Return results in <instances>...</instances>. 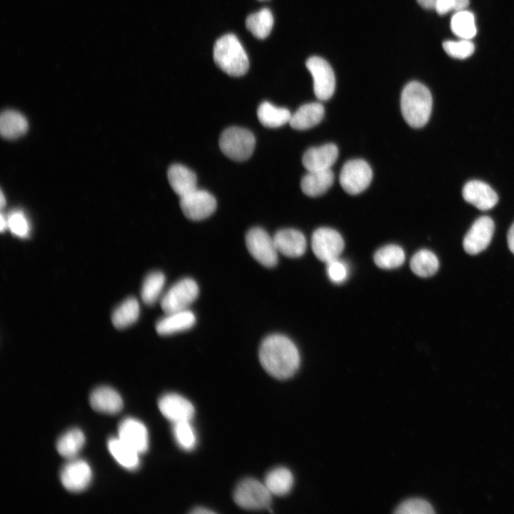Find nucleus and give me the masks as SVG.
<instances>
[{"instance_id": "33", "label": "nucleus", "mask_w": 514, "mask_h": 514, "mask_svg": "<svg viewBox=\"0 0 514 514\" xmlns=\"http://www.w3.org/2000/svg\"><path fill=\"white\" fill-rule=\"evenodd\" d=\"M165 281V276L161 271H152L145 277L141 287V296L146 304L153 305L159 299Z\"/></svg>"}, {"instance_id": "22", "label": "nucleus", "mask_w": 514, "mask_h": 514, "mask_svg": "<svg viewBox=\"0 0 514 514\" xmlns=\"http://www.w3.org/2000/svg\"><path fill=\"white\" fill-rule=\"evenodd\" d=\"M334 181V174L331 168L308 171L301 180V188L307 196L316 197L326 193Z\"/></svg>"}, {"instance_id": "17", "label": "nucleus", "mask_w": 514, "mask_h": 514, "mask_svg": "<svg viewBox=\"0 0 514 514\" xmlns=\"http://www.w3.org/2000/svg\"><path fill=\"white\" fill-rule=\"evenodd\" d=\"M273 238L278 252L285 256L298 258L306 250V237L296 229H281L275 233Z\"/></svg>"}, {"instance_id": "26", "label": "nucleus", "mask_w": 514, "mask_h": 514, "mask_svg": "<svg viewBox=\"0 0 514 514\" xmlns=\"http://www.w3.org/2000/svg\"><path fill=\"white\" fill-rule=\"evenodd\" d=\"M257 116L263 126L277 128L289 122L291 114L286 108L278 107L270 102L264 101L259 105Z\"/></svg>"}, {"instance_id": "31", "label": "nucleus", "mask_w": 514, "mask_h": 514, "mask_svg": "<svg viewBox=\"0 0 514 514\" xmlns=\"http://www.w3.org/2000/svg\"><path fill=\"white\" fill-rule=\"evenodd\" d=\"M410 266L415 275L427 278L437 272L439 261L433 252L427 249H422L413 256Z\"/></svg>"}, {"instance_id": "9", "label": "nucleus", "mask_w": 514, "mask_h": 514, "mask_svg": "<svg viewBox=\"0 0 514 514\" xmlns=\"http://www.w3.org/2000/svg\"><path fill=\"white\" fill-rule=\"evenodd\" d=\"M311 248L315 256L327 263L339 258L344 248V241L335 229L321 227L312 235Z\"/></svg>"}, {"instance_id": "30", "label": "nucleus", "mask_w": 514, "mask_h": 514, "mask_svg": "<svg viewBox=\"0 0 514 514\" xmlns=\"http://www.w3.org/2000/svg\"><path fill=\"white\" fill-rule=\"evenodd\" d=\"M273 26V16L270 9L263 8L248 16L246 26L251 34L259 39H266Z\"/></svg>"}, {"instance_id": "37", "label": "nucleus", "mask_w": 514, "mask_h": 514, "mask_svg": "<svg viewBox=\"0 0 514 514\" xmlns=\"http://www.w3.org/2000/svg\"><path fill=\"white\" fill-rule=\"evenodd\" d=\"M398 514H430L434 510L432 505L420 498H410L400 503L395 510Z\"/></svg>"}, {"instance_id": "5", "label": "nucleus", "mask_w": 514, "mask_h": 514, "mask_svg": "<svg viewBox=\"0 0 514 514\" xmlns=\"http://www.w3.org/2000/svg\"><path fill=\"white\" fill-rule=\"evenodd\" d=\"M272 494L264 483L254 478H246L236 486L233 499L241 508L258 510L268 508L271 503Z\"/></svg>"}, {"instance_id": "41", "label": "nucleus", "mask_w": 514, "mask_h": 514, "mask_svg": "<svg viewBox=\"0 0 514 514\" xmlns=\"http://www.w3.org/2000/svg\"><path fill=\"white\" fill-rule=\"evenodd\" d=\"M508 245L510 251L514 253V223L510 226L507 236Z\"/></svg>"}, {"instance_id": "35", "label": "nucleus", "mask_w": 514, "mask_h": 514, "mask_svg": "<svg viewBox=\"0 0 514 514\" xmlns=\"http://www.w3.org/2000/svg\"><path fill=\"white\" fill-rule=\"evenodd\" d=\"M174 438L182 449L191 450L196 444V436L190 421H182L173 424Z\"/></svg>"}, {"instance_id": "19", "label": "nucleus", "mask_w": 514, "mask_h": 514, "mask_svg": "<svg viewBox=\"0 0 514 514\" xmlns=\"http://www.w3.org/2000/svg\"><path fill=\"white\" fill-rule=\"evenodd\" d=\"M196 323L194 313L188 310L166 313L156 323V330L161 336H169L191 328Z\"/></svg>"}, {"instance_id": "39", "label": "nucleus", "mask_w": 514, "mask_h": 514, "mask_svg": "<svg viewBox=\"0 0 514 514\" xmlns=\"http://www.w3.org/2000/svg\"><path fill=\"white\" fill-rule=\"evenodd\" d=\"M326 272L332 282L340 284L347 280L349 268L345 261L338 258L326 263Z\"/></svg>"}, {"instance_id": "8", "label": "nucleus", "mask_w": 514, "mask_h": 514, "mask_svg": "<svg viewBox=\"0 0 514 514\" xmlns=\"http://www.w3.org/2000/svg\"><path fill=\"white\" fill-rule=\"evenodd\" d=\"M372 177V169L366 161L352 159L343 165L341 171L339 181L346 193L356 195L368 188Z\"/></svg>"}, {"instance_id": "29", "label": "nucleus", "mask_w": 514, "mask_h": 514, "mask_svg": "<svg viewBox=\"0 0 514 514\" xmlns=\"http://www.w3.org/2000/svg\"><path fill=\"white\" fill-rule=\"evenodd\" d=\"M139 313L140 306L138 301L133 297H129L114 311L111 321L116 328H125L137 321Z\"/></svg>"}, {"instance_id": "38", "label": "nucleus", "mask_w": 514, "mask_h": 514, "mask_svg": "<svg viewBox=\"0 0 514 514\" xmlns=\"http://www.w3.org/2000/svg\"><path fill=\"white\" fill-rule=\"evenodd\" d=\"M7 228L11 233L20 238L27 237L29 233V223L24 214L20 211H12L6 218Z\"/></svg>"}, {"instance_id": "20", "label": "nucleus", "mask_w": 514, "mask_h": 514, "mask_svg": "<svg viewBox=\"0 0 514 514\" xmlns=\"http://www.w3.org/2000/svg\"><path fill=\"white\" fill-rule=\"evenodd\" d=\"M89 401L94 410L105 414H116L124 406L120 394L109 386L95 388L90 395Z\"/></svg>"}, {"instance_id": "4", "label": "nucleus", "mask_w": 514, "mask_h": 514, "mask_svg": "<svg viewBox=\"0 0 514 514\" xmlns=\"http://www.w3.org/2000/svg\"><path fill=\"white\" fill-rule=\"evenodd\" d=\"M255 144V137L250 131L236 126L225 129L219 138L221 151L237 161L248 159L253 153Z\"/></svg>"}, {"instance_id": "3", "label": "nucleus", "mask_w": 514, "mask_h": 514, "mask_svg": "<svg viewBox=\"0 0 514 514\" xmlns=\"http://www.w3.org/2000/svg\"><path fill=\"white\" fill-rule=\"evenodd\" d=\"M213 60L223 71L232 76H242L249 68L248 56L233 34H226L216 40L213 46Z\"/></svg>"}, {"instance_id": "34", "label": "nucleus", "mask_w": 514, "mask_h": 514, "mask_svg": "<svg viewBox=\"0 0 514 514\" xmlns=\"http://www.w3.org/2000/svg\"><path fill=\"white\" fill-rule=\"evenodd\" d=\"M450 28L462 39H473L477 32L473 14L466 9L455 12L451 18Z\"/></svg>"}, {"instance_id": "42", "label": "nucleus", "mask_w": 514, "mask_h": 514, "mask_svg": "<svg viewBox=\"0 0 514 514\" xmlns=\"http://www.w3.org/2000/svg\"><path fill=\"white\" fill-rule=\"evenodd\" d=\"M437 1L438 0H417L422 7L427 9H435Z\"/></svg>"}, {"instance_id": "13", "label": "nucleus", "mask_w": 514, "mask_h": 514, "mask_svg": "<svg viewBox=\"0 0 514 514\" xmlns=\"http://www.w3.org/2000/svg\"><path fill=\"white\" fill-rule=\"evenodd\" d=\"M495 230V224L489 216L478 218L471 226L463 240L466 253L475 255L490 244Z\"/></svg>"}, {"instance_id": "36", "label": "nucleus", "mask_w": 514, "mask_h": 514, "mask_svg": "<svg viewBox=\"0 0 514 514\" xmlns=\"http://www.w3.org/2000/svg\"><path fill=\"white\" fill-rule=\"evenodd\" d=\"M443 47L450 56L459 59L469 57L475 50V46L470 40L462 39L460 41H444Z\"/></svg>"}, {"instance_id": "24", "label": "nucleus", "mask_w": 514, "mask_h": 514, "mask_svg": "<svg viewBox=\"0 0 514 514\" xmlns=\"http://www.w3.org/2000/svg\"><path fill=\"white\" fill-rule=\"evenodd\" d=\"M108 448L114 458L123 468L129 470L138 468L140 453L119 437L111 438L108 440Z\"/></svg>"}, {"instance_id": "27", "label": "nucleus", "mask_w": 514, "mask_h": 514, "mask_svg": "<svg viewBox=\"0 0 514 514\" xmlns=\"http://www.w3.org/2000/svg\"><path fill=\"white\" fill-rule=\"evenodd\" d=\"M264 484L272 495L282 496L288 494L293 484V476L286 468L278 467L266 475Z\"/></svg>"}, {"instance_id": "18", "label": "nucleus", "mask_w": 514, "mask_h": 514, "mask_svg": "<svg viewBox=\"0 0 514 514\" xmlns=\"http://www.w3.org/2000/svg\"><path fill=\"white\" fill-rule=\"evenodd\" d=\"M338 156V147L327 143L308 148L303 154L302 163L308 171L331 168Z\"/></svg>"}, {"instance_id": "12", "label": "nucleus", "mask_w": 514, "mask_h": 514, "mask_svg": "<svg viewBox=\"0 0 514 514\" xmlns=\"http://www.w3.org/2000/svg\"><path fill=\"white\" fill-rule=\"evenodd\" d=\"M91 478L92 470L89 463L76 458L69 460L60 473L63 486L74 493L84 490L89 485Z\"/></svg>"}, {"instance_id": "14", "label": "nucleus", "mask_w": 514, "mask_h": 514, "mask_svg": "<svg viewBox=\"0 0 514 514\" xmlns=\"http://www.w3.org/2000/svg\"><path fill=\"white\" fill-rule=\"evenodd\" d=\"M158 408L162 415L173 424L191 421L195 409L193 404L183 396L177 393H167L158 400Z\"/></svg>"}, {"instance_id": "45", "label": "nucleus", "mask_w": 514, "mask_h": 514, "mask_svg": "<svg viewBox=\"0 0 514 514\" xmlns=\"http://www.w3.org/2000/svg\"><path fill=\"white\" fill-rule=\"evenodd\" d=\"M5 204H6V200H5V198H4V196L3 192L1 191V198H0V205H1V208H2L4 206Z\"/></svg>"}, {"instance_id": "21", "label": "nucleus", "mask_w": 514, "mask_h": 514, "mask_svg": "<svg viewBox=\"0 0 514 514\" xmlns=\"http://www.w3.org/2000/svg\"><path fill=\"white\" fill-rule=\"evenodd\" d=\"M324 107L321 103L312 102L302 105L291 114L289 124L296 130H306L318 124L324 116Z\"/></svg>"}, {"instance_id": "6", "label": "nucleus", "mask_w": 514, "mask_h": 514, "mask_svg": "<svg viewBox=\"0 0 514 514\" xmlns=\"http://www.w3.org/2000/svg\"><path fill=\"white\" fill-rule=\"evenodd\" d=\"M199 288L192 278H184L173 284L161 298V308L165 313L183 311L196 301Z\"/></svg>"}, {"instance_id": "7", "label": "nucleus", "mask_w": 514, "mask_h": 514, "mask_svg": "<svg viewBox=\"0 0 514 514\" xmlns=\"http://www.w3.org/2000/svg\"><path fill=\"white\" fill-rule=\"evenodd\" d=\"M246 244L250 254L261 265L267 268L278 263V251L273 238L264 229L251 228L246 235Z\"/></svg>"}, {"instance_id": "2", "label": "nucleus", "mask_w": 514, "mask_h": 514, "mask_svg": "<svg viewBox=\"0 0 514 514\" xmlns=\"http://www.w3.org/2000/svg\"><path fill=\"white\" fill-rule=\"evenodd\" d=\"M433 106L429 89L418 81L408 83L402 91L400 108L407 124L413 128L425 126L429 120Z\"/></svg>"}, {"instance_id": "10", "label": "nucleus", "mask_w": 514, "mask_h": 514, "mask_svg": "<svg viewBox=\"0 0 514 514\" xmlns=\"http://www.w3.org/2000/svg\"><path fill=\"white\" fill-rule=\"evenodd\" d=\"M306 65L313 77L316 96L322 101L329 99L336 88V78L330 64L321 57L311 56Z\"/></svg>"}, {"instance_id": "25", "label": "nucleus", "mask_w": 514, "mask_h": 514, "mask_svg": "<svg viewBox=\"0 0 514 514\" xmlns=\"http://www.w3.org/2000/svg\"><path fill=\"white\" fill-rule=\"evenodd\" d=\"M28 129L26 118L14 110L4 111L0 118V131L3 138L15 139L23 136Z\"/></svg>"}, {"instance_id": "32", "label": "nucleus", "mask_w": 514, "mask_h": 514, "mask_svg": "<svg viewBox=\"0 0 514 514\" xmlns=\"http://www.w3.org/2000/svg\"><path fill=\"white\" fill-rule=\"evenodd\" d=\"M403 249L395 244L384 246L377 250L373 260L377 266L383 269H393L400 267L405 261Z\"/></svg>"}, {"instance_id": "16", "label": "nucleus", "mask_w": 514, "mask_h": 514, "mask_svg": "<svg viewBox=\"0 0 514 514\" xmlns=\"http://www.w3.org/2000/svg\"><path fill=\"white\" fill-rule=\"evenodd\" d=\"M464 199L481 211L493 208L498 201L495 191L486 183L478 180L467 182L463 188Z\"/></svg>"}, {"instance_id": "23", "label": "nucleus", "mask_w": 514, "mask_h": 514, "mask_svg": "<svg viewBox=\"0 0 514 514\" xmlns=\"http://www.w3.org/2000/svg\"><path fill=\"white\" fill-rule=\"evenodd\" d=\"M167 176L171 188L180 197L197 188L196 174L183 165L171 166Z\"/></svg>"}, {"instance_id": "15", "label": "nucleus", "mask_w": 514, "mask_h": 514, "mask_svg": "<svg viewBox=\"0 0 514 514\" xmlns=\"http://www.w3.org/2000/svg\"><path fill=\"white\" fill-rule=\"evenodd\" d=\"M119 438L140 454L148 448V433L145 425L133 418L124 419L118 428Z\"/></svg>"}, {"instance_id": "11", "label": "nucleus", "mask_w": 514, "mask_h": 514, "mask_svg": "<svg viewBox=\"0 0 514 514\" xmlns=\"http://www.w3.org/2000/svg\"><path fill=\"white\" fill-rule=\"evenodd\" d=\"M180 207L188 219L199 221L208 217L215 211L216 201L208 191L196 188L180 197Z\"/></svg>"}, {"instance_id": "28", "label": "nucleus", "mask_w": 514, "mask_h": 514, "mask_svg": "<svg viewBox=\"0 0 514 514\" xmlns=\"http://www.w3.org/2000/svg\"><path fill=\"white\" fill-rule=\"evenodd\" d=\"M85 435L78 428H72L64 433L56 443L58 453L64 458H76L85 444Z\"/></svg>"}, {"instance_id": "46", "label": "nucleus", "mask_w": 514, "mask_h": 514, "mask_svg": "<svg viewBox=\"0 0 514 514\" xmlns=\"http://www.w3.org/2000/svg\"><path fill=\"white\" fill-rule=\"evenodd\" d=\"M260 1H262V0H260Z\"/></svg>"}, {"instance_id": "1", "label": "nucleus", "mask_w": 514, "mask_h": 514, "mask_svg": "<svg viewBox=\"0 0 514 514\" xmlns=\"http://www.w3.org/2000/svg\"><path fill=\"white\" fill-rule=\"evenodd\" d=\"M258 358L264 370L271 376L285 380L293 376L300 366V354L287 336L271 334L261 342Z\"/></svg>"}, {"instance_id": "40", "label": "nucleus", "mask_w": 514, "mask_h": 514, "mask_svg": "<svg viewBox=\"0 0 514 514\" xmlns=\"http://www.w3.org/2000/svg\"><path fill=\"white\" fill-rule=\"evenodd\" d=\"M468 5L469 0H438L435 9L438 14L444 15L452 11L465 10Z\"/></svg>"}, {"instance_id": "44", "label": "nucleus", "mask_w": 514, "mask_h": 514, "mask_svg": "<svg viewBox=\"0 0 514 514\" xmlns=\"http://www.w3.org/2000/svg\"><path fill=\"white\" fill-rule=\"evenodd\" d=\"M1 221H0V229L1 231L3 232L6 228H7V220L6 218L4 216V215L1 214Z\"/></svg>"}, {"instance_id": "43", "label": "nucleus", "mask_w": 514, "mask_h": 514, "mask_svg": "<svg viewBox=\"0 0 514 514\" xmlns=\"http://www.w3.org/2000/svg\"><path fill=\"white\" fill-rule=\"evenodd\" d=\"M191 513H195V514H208V513H213L214 512L212 511L211 510H209L206 508L198 507V508H194L191 511Z\"/></svg>"}]
</instances>
